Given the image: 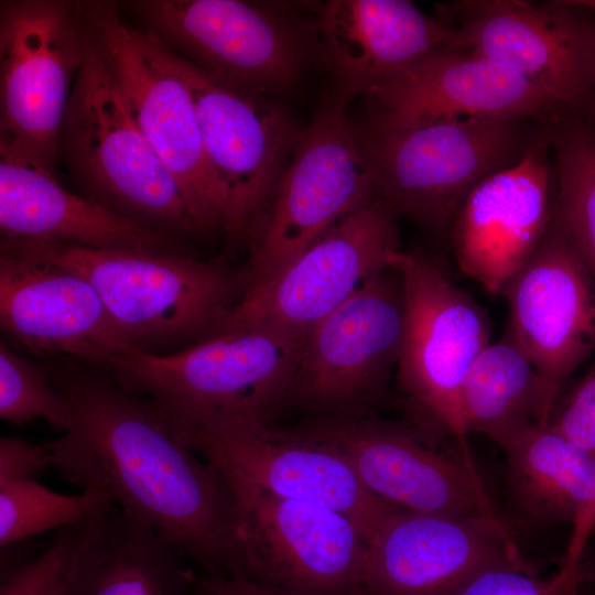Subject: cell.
<instances>
[{
  "label": "cell",
  "mask_w": 595,
  "mask_h": 595,
  "mask_svg": "<svg viewBox=\"0 0 595 595\" xmlns=\"http://www.w3.org/2000/svg\"><path fill=\"white\" fill-rule=\"evenodd\" d=\"M404 320L402 279L392 267L309 333L285 397L335 418H358L385 394L396 372Z\"/></svg>",
  "instance_id": "14"
},
{
  "label": "cell",
  "mask_w": 595,
  "mask_h": 595,
  "mask_svg": "<svg viewBox=\"0 0 595 595\" xmlns=\"http://www.w3.org/2000/svg\"><path fill=\"white\" fill-rule=\"evenodd\" d=\"M144 138L177 181L199 230L225 234L228 206L207 161L195 105L183 80L112 1H76Z\"/></svg>",
  "instance_id": "10"
},
{
  "label": "cell",
  "mask_w": 595,
  "mask_h": 595,
  "mask_svg": "<svg viewBox=\"0 0 595 595\" xmlns=\"http://www.w3.org/2000/svg\"><path fill=\"white\" fill-rule=\"evenodd\" d=\"M357 96L355 90L335 85L301 129L273 196L249 239L246 289L280 274L333 225L376 194L348 115Z\"/></svg>",
  "instance_id": "6"
},
{
  "label": "cell",
  "mask_w": 595,
  "mask_h": 595,
  "mask_svg": "<svg viewBox=\"0 0 595 595\" xmlns=\"http://www.w3.org/2000/svg\"><path fill=\"white\" fill-rule=\"evenodd\" d=\"M198 582L210 595H294L264 586L244 575H208L198 578Z\"/></svg>",
  "instance_id": "35"
},
{
  "label": "cell",
  "mask_w": 595,
  "mask_h": 595,
  "mask_svg": "<svg viewBox=\"0 0 595 595\" xmlns=\"http://www.w3.org/2000/svg\"><path fill=\"white\" fill-rule=\"evenodd\" d=\"M464 47L582 112L595 88V19L574 1L462 0L436 7Z\"/></svg>",
  "instance_id": "15"
},
{
  "label": "cell",
  "mask_w": 595,
  "mask_h": 595,
  "mask_svg": "<svg viewBox=\"0 0 595 595\" xmlns=\"http://www.w3.org/2000/svg\"><path fill=\"white\" fill-rule=\"evenodd\" d=\"M580 564L585 576L584 583L595 587V530L586 543Z\"/></svg>",
  "instance_id": "36"
},
{
  "label": "cell",
  "mask_w": 595,
  "mask_h": 595,
  "mask_svg": "<svg viewBox=\"0 0 595 595\" xmlns=\"http://www.w3.org/2000/svg\"><path fill=\"white\" fill-rule=\"evenodd\" d=\"M314 58L336 84L361 95L397 78L429 55L464 47L455 29L405 0L305 2Z\"/></svg>",
  "instance_id": "22"
},
{
  "label": "cell",
  "mask_w": 595,
  "mask_h": 595,
  "mask_svg": "<svg viewBox=\"0 0 595 595\" xmlns=\"http://www.w3.org/2000/svg\"><path fill=\"white\" fill-rule=\"evenodd\" d=\"M108 497L98 489L64 495L34 479L0 482V544L7 547L35 534L86 520Z\"/></svg>",
  "instance_id": "29"
},
{
  "label": "cell",
  "mask_w": 595,
  "mask_h": 595,
  "mask_svg": "<svg viewBox=\"0 0 595 595\" xmlns=\"http://www.w3.org/2000/svg\"><path fill=\"white\" fill-rule=\"evenodd\" d=\"M73 412L46 443L52 467L98 489L209 575L244 574L235 500L220 470L147 398L73 358L44 359Z\"/></svg>",
  "instance_id": "1"
},
{
  "label": "cell",
  "mask_w": 595,
  "mask_h": 595,
  "mask_svg": "<svg viewBox=\"0 0 595 595\" xmlns=\"http://www.w3.org/2000/svg\"><path fill=\"white\" fill-rule=\"evenodd\" d=\"M555 194L554 216L595 275V130L580 115H544Z\"/></svg>",
  "instance_id": "28"
},
{
  "label": "cell",
  "mask_w": 595,
  "mask_h": 595,
  "mask_svg": "<svg viewBox=\"0 0 595 595\" xmlns=\"http://www.w3.org/2000/svg\"><path fill=\"white\" fill-rule=\"evenodd\" d=\"M0 231L6 238L89 248L185 252L178 241L69 192L54 173L3 150H0Z\"/></svg>",
  "instance_id": "24"
},
{
  "label": "cell",
  "mask_w": 595,
  "mask_h": 595,
  "mask_svg": "<svg viewBox=\"0 0 595 595\" xmlns=\"http://www.w3.org/2000/svg\"><path fill=\"white\" fill-rule=\"evenodd\" d=\"M180 435L220 470L235 473L277 496L346 516L367 543L398 511L370 493L337 452L301 430L283 431L261 424Z\"/></svg>",
  "instance_id": "18"
},
{
  "label": "cell",
  "mask_w": 595,
  "mask_h": 595,
  "mask_svg": "<svg viewBox=\"0 0 595 595\" xmlns=\"http://www.w3.org/2000/svg\"><path fill=\"white\" fill-rule=\"evenodd\" d=\"M21 240L87 279L128 339L149 354H169L209 337L247 288L245 267L234 269L186 251Z\"/></svg>",
  "instance_id": "5"
},
{
  "label": "cell",
  "mask_w": 595,
  "mask_h": 595,
  "mask_svg": "<svg viewBox=\"0 0 595 595\" xmlns=\"http://www.w3.org/2000/svg\"><path fill=\"white\" fill-rule=\"evenodd\" d=\"M548 425L595 455V363L566 392H560Z\"/></svg>",
  "instance_id": "33"
},
{
  "label": "cell",
  "mask_w": 595,
  "mask_h": 595,
  "mask_svg": "<svg viewBox=\"0 0 595 595\" xmlns=\"http://www.w3.org/2000/svg\"><path fill=\"white\" fill-rule=\"evenodd\" d=\"M584 582L581 564L561 563L547 577L537 576L532 570L501 564L480 571L454 595H582Z\"/></svg>",
  "instance_id": "32"
},
{
  "label": "cell",
  "mask_w": 595,
  "mask_h": 595,
  "mask_svg": "<svg viewBox=\"0 0 595 595\" xmlns=\"http://www.w3.org/2000/svg\"><path fill=\"white\" fill-rule=\"evenodd\" d=\"M83 58L75 2H0V150L54 172Z\"/></svg>",
  "instance_id": "11"
},
{
  "label": "cell",
  "mask_w": 595,
  "mask_h": 595,
  "mask_svg": "<svg viewBox=\"0 0 595 595\" xmlns=\"http://www.w3.org/2000/svg\"><path fill=\"white\" fill-rule=\"evenodd\" d=\"M550 140L467 195L448 240L459 271L487 293L502 294L543 239L554 216Z\"/></svg>",
  "instance_id": "21"
},
{
  "label": "cell",
  "mask_w": 595,
  "mask_h": 595,
  "mask_svg": "<svg viewBox=\"0 0 595 595\" xmlns=\"http://www.w3.org/2000/svg\"><path fill=\"white\" fill-rule=\"evenodd\" d=\"M501 564L532 570L502 519L398 510L368 543L361 595H454Z\"/></svg>",
  "instance_id": "19"
},
{
  "label": "cell",
  "mask_w": 595,
  "mask_h": 595,
  "mask_svg": "<svg viewBox=\"0 0 595 595\" xmlns=\"http://www.w3.org/2000/svg\"><path fill=\"white\" fill-rule=\"evenodd\" d=\"M501 295L507 335L560 393L595 350V275L555 216Z\"/></svg>",
  "instance_id": "20"
},
{
  "label": "cell",
  "mask_w": 595,
  "mask_h": 595,
  "mask_svg": "<svg viewBox=\"0 0 595 595\" xmlns=\"http://www.w3.org/2000/svg\"><path fill=\"white\" fill-rule=\"evenodd\" d=\"M404 334L396 368L398 387L429 435L452 437L470 455L462 418V389L491 342L487 315L428 257L401 251Z\"/></svg>",
  "instance_id": "9"
},
{
  "label": "cell",
  "mask_w": 595,
  "mask_h": 595,
  "mask_svg": "<svg viewBox=\"0 0 595 595\" xmlns=\"http://www.w3.org/2000/svg\"><path fill=\"white\" fill-rule=\"evenodd\" d=\"M0 325L32 355L73 358L106 372L140 351L87 279L21 239L0 240Z\"/></svg>",
  "instance_id": "16"
},
{
  "label": "cell",
  "mask_w": 595,
  "mask_h": 595,
  "mask_svg": "<svg viewBox=\"0 0 595 595\" xmlns=\"http://www.w3.org/2000/svg\"><path fill=\"white\" fill-rule=\"evenodd\" d=\"M182 556L110 500L89 518L67 595H191Z\"/></svg>",
  "instance_id": "26"
},
{
  "label": "cell",
  "mask_w": 595,
  "mask_h": 595,
  "mask_svg": "<svg viewBox=\"0 0 595 595\" xmlns=\"http://www.w3.org/2000/svg\"><path fill=\"white\" fill-rule=\"evenodd\" d=\"M220 473L236 505L244 576L294 595H361L368 543L350 519Z\"/></svg>",
  "instance_id": "13"
},
{
  "label": "cell",
  "mask_w": 595,
  "mask_h": 595,
  "mask_svg": "<svg viewBox=\"0 0 595 595\" xmlns=\"http://www.w3.org/2000/svg\"><path fill=\"white\" fill-rule=\"evenodd\" d=\"M0 418L15 425L44 420L52 429L67 432L72 407L55 386L45 360L22 356L0 343Z\"/></svg>",
  "instance_id": "30"
},
{
  "label": "cell",
  "mask_w": 595,
  "mask_h": 595,
  "mask_svg": "<svg viewBox=\"0 0 595 595\" xmlns=\"http://www.w3.org/2000/svg\"><path fill=\"white\" fill-rule=\"evenodd\" d=\"M361 95L366 118L382 123L543 116L563 108L538 85L466 47L440 50Z\"/></svg>",
  "instance_id": "23"
},
{
  "label": "cell",
  "mask_w": 595,
  "mask_h": 595,
  "mask_svg": "<svg viewBox=\"0 0 595 595\" xmlns=\"http://www.w3.org/2000/svg\"><path fill=\"white\" fill-rule=\"evenodd\" d=\"M191 595H210L198 582V578H196L194 588L191 593Z\"/></svg>",
  "instance_id": "38"
},
{
  "label": "cell",
  "mask_w": 595,
  "mask_h": 595,
  "mask_svg": "<svg viewBox=\"0 0 595 595\" xmlns=\"http://www.w3.org/2000/svg\"><path fill=\"white\" fill-rule=\"evenodd\" d=\"M401 251L399 216L376 193L280 274L246 289L212 336L268 328L306 338L364 283L394 267Z\"/></svg>",
  "instance_id": "12"
},
{
  "label": "cell",
  "mask_w": 595,
  "mask_h": 595,
  "mask_svg": "<svg viewBox=\"0 0 595 595\" xmlns=\"http://www.w3.org/2000/svg\"><path fill=\"white\" fill-rule=\"evenodd\" d=\"M586 113V117L587 118H591V119H586L583 118L591 125V127L595 130V88L593 90V94L587 102V105L585 106V108L583 109L582 112H580V115H585Z\"/></svg>",
  "instance_id": "37"
},
{
  "label": "cell",
  "mask_w": 595,
  "mask_h": 595,
  "mask_svg": "<svg viewBox=\"0 0 595 595\" xmlns=\"http://www.w3.org/2000/svg\"><path fill=\"white\" fill-rule=\"evenodd\" d=\"M558 396L506 335L483 349L466 376L461 399L465 431L497 444L526 428L548 424Z\"/></svg>",
  "instance_id": "27"
},
{
  "label": "cell",
  "mask_w": 595,
  "mask_h": 595,
  "mask_svg": "<svg viewBox=\"0 0 595 595\" xmlns=\"http://www.w3.org/2000/svg\"><path fill=\"white\" fill-rule=\"evenodd\" d=\"M337 452L374 495L408 511L501 519L472 456L446 455L411 428L361 418H326L303 429Z\"/></svg>",
  "instance_id": "17"
},
{
  "label": "cell",
  "mask_w": 595,
  "mask_h": 595,
  "mask_svg": "<svg viewBox=\"0 0 595 595\" xmlns=\"http://www.w3.org/2000/svg\"><path fill=\"white\" fill-rule=\"evenodd\" d=\"M90 516L78 524L60 529L57 538L41 555L3 573L0 595H67Z\"/></svg>",
  "instance_id": "31"
},
{
  "label": "cell",
  "mask_w": 595,
  "mask_h": 595,
  "mask_svg": "<svg viewBox=\"0 0 595 595\" xmlns=\"http://www.w3.org/2000/svg\"><path fill=\"white\" fill-rule=\"evenodd\" d=\"M83 26L84 58L58 144L71 176L84 196L145 229L178 242L199 234L177 181L138 128L100 46Z\"/></svg>",
  "instance_id": "4"
},
{
  "label": "cell",
  "mask_w": 595,
  "mask_h": 595,
  "mask_svg": "<svg viewBox=\"0 0 595 595\" xmlns=\"http://www.w3.org/2000/svg\"><path fill=\"white\" fill-rule=\"evenodd\" d=\"M378 196L399 216L447 237L472 190L549 139L543 116L355 125Z\"/></svg>",
  "instance_id": "2"
},
{
  "label": "cell",
  "mask_w": 595,
  "mask_h": 595,
  "mask_svg": "<svg viewBox=\"0 0 595 595\" xmlns=\"http://www.w3.org/2000/svg\"><path fill=\"white\" fill-rule=\"evenodd\" d=\"M305 338L268 328L220 333L170 354L137 351L109 374L150 400L178 434L269 424Z\"/></svg>",
  "instance_id": "3"
},
{
  "label": "cell",
  "mask_w": 595,
  "mask_h": 595,
  "mask_svg": "<svg viewBox=\"0 0 595 595\" xmlns=\"http://www.w3.org/2000/svg\"><path fill=\"white\" fill-rule=\"evenodd\" d=\"M144 32L192 95L205 154L228 206L225 235L232 246L248 245L302 128L271 97L204 72Z\"/></svg>",
  "instance_id": "8"
},
{
  "label": "cell",
  "mask_w": 595,
  "mask_h": 595,
  "mask_svg": "<svg viewBox=\"0 0 595 595\" xmlns=\"http://www.w3.org/2000/svg\"><path fill=\"white\" fill-rule=\"evenodd\" d=\"M510 496L526 520L569 524L562 563L580 564L595 530V455L572 444L548 424L518 431L500 442Z\"/></svg>",
  "instance_id": "25"
},
{
  "label": "cell",
  "mask_w": 595,
  "mask_h": 595,
  "mask_svg": "<svg viewBox=\"0 0 595 595\" xmlns=\"http://www.w3.org/2000/svg\"><path fill=\"white\" fill-rule=\"evenodd\" d=\"M118 6L187 62L269 97L293 88L314 58L310 19L290 3L132 0Z\"/></svg>",
  "instance_id": "7"
},
{
  "label": "cell",
  "mask_w": 595,
  "mask_h": 595,
  "mask_svg": "<svg viewBox=\"0 0 595 595\" xmlns=\"http://www.w3.org/2000/svg\"><path fill=\"white\" fill-rule=\"evenodd\" d=\"M52 467L51 453L45 444L18 437L0 439V482L34 479Z\"/></svg>",
  "instance_id": "34"
}]
</instances>
